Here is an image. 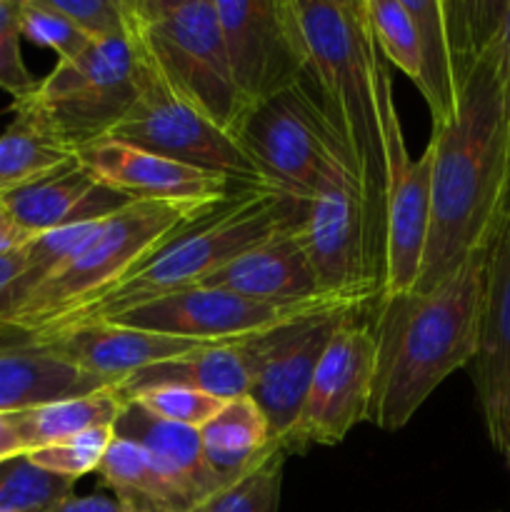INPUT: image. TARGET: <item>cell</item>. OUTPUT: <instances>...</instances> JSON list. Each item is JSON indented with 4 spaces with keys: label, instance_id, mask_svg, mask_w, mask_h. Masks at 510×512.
Here are the masks:
<instances>
[{
    "label": "cell",
    "instance_id": "d590c367",
    "mask_svg": "<svg viewBox=\"0 0 510 512\" xmlns=\"http://www.w3.org/2000/svg\"><path fill=\"white\" fill-rule=\"evenodd\" d=\"M50 8L83 30L90 40L125 38L130 33V0H48Z\"/></svg>",
    "mask_w": 510,
    "mask_h": 512
},
{
    "label": "cell",
    "instance_id": "836d02e7",
    "mask_svg": "<svg viewBox=\"0 0 510 512\" xmlns=\"http://www.w3.org/2000/svg\"><path fill=\"white\" fill-rule=\"evenodd\" d=\"M130 400L148 410L155 418L165 420V423L185 425V428L200 430L220 408L225 400L215 398V395L200 393V390L190 388H153L143 390V393L133 395Z\"/></svg>",
    "mask_w": 510,
    "mask_h": 512
},
{
    "label": "cell",
    "instance_id": "b9f144b4",
    "mask_svg": "<svg viewBox=\"0 0 510 512\" xmlns=\"http://www.w3.org/2000/svg\"><path fill=\"white\" fill-rule=\"evenodd\" d=\"M20 455H28V448L20 438L15 413H0V463L20 458Z\"/></svg>",
    "mask_w": 510,
    "mask_h": 512
},
{
    "label": "cell",
    "instance_id": "603a6c76",
    "mask_svg": "<svg viewBox=\"0 0 510 512\" xmlns=\"http://www.w3.org/2000/svg\"><path fill=\"white\" fill-rule=\"evenodd\" d=\"M250 385H253L250 355L243 340H233V343L200 345L178 358L138 370L123 380L118 390L125 400L153 388H190L220 400H233L250 395Z\"/></svg>",
    "mask_w": 510,
    "mask_h": 512
},
{
    "label": "cell",
    "instance_id": "f1b7e54d",
    "mask_svg": "<svg viewBox=\"0 0 510 512\" xmlns=\"http://www.w3.org/2000/svg\"><path fill=\"white\" fill-rule=\"evenodd\" d=\"M75 495V480L38 468L28 455L0 463V512H53Z\"/></svg>",
    "mask_w": 510,
    "mask_h": 512
},
{
    "label": "cell",
    "instance_id": "8d00e7d4",
    "mask_svg": "<svg viewBox=\"0 0 510 512\" xmlns=\"http://www.w3.org/2000/svg\"><path fill=\"white\" fill-rule=\"evenodd\" d=\"M30 293L28 253L18 250L0 258V318L13 313Z\"/></svg>",
    "mask_w": 510,
    "mask_h": 512
},
{
    "label": "cell",
    "instance_id": "9a60e30c",
    "mask_svg": "<svg viewBox=\"0 0 510 512\" xmlns=\"http://www.w3.org/2000/svg\"><path fill=\"white\" fill-rule=\"evenodd\" d=\"M333 303H355V300L323 298L313 303L275 305L210 288V285H193V288L158 295L133 308L110 313L95 323H115L145 330V333L195 340V343H233V340L250 338V335H258Z\"/></svg>",
    "mask_w": 510,
    "mask_h": 512
},
{
    "label": "cell",
    "instance_id": "f546056e",
    "mask_svg": "<svg viewBox=\"0 0 510 512\" xmlns=\"http://www.w3.org/2000/svg\"><path fill=\"white\" fill-rule=\"evenodd\" d=\"M285 458L283 450H275L250 473L215 490L190 512H278Z\"/></svg>",
    "mask_w": 510,
    "mask_h": 512
},
{
    "label": "cell",
    "instance_id": "d6a6232c",
    "mask_svg": "<svg viewBox=\"0 0 510 512\" xmlns=\"http://www.w3.org/2000/svg\"><path fill=\"white\" fill-rule=\"evenodd\" d=\"M20 33L35 45L50 48L58 60H75L95 43L75 28L48 0H20Z\"/></svg>",
    "mask_w": 510,
    "mask_h": 512
},
{
    "label": "cell",
    "instance_id": "7c38bea8",
    "mask_svg": "<svg viewBox=\"0 0 510 512\" xmlns=\"http://www.w3.org/2000/svg\"><path fill=\"white\" fill-rule=\"evenodd\" d=\"M230 78L248 113L308 75L293 0H215Z\"/></svg>",
    "mask_w": 510,
    "mask_h": 512
},
{
    "label": "cell",
    "instance_id": "e0dca14e",
    "mask_svg": "<svg viewBox=\"0 0 510 512\" xmlns=\"http://www.w3.org/2000/svg\"><path fill=\"white\" fill-rule=\"evenodd\" d=\"M40 343L65 363L75 365L83 373L120 385L138 370L165 363L170 358L190 353L200 345L195 340L170 338V335L145 333L115 323H83L55 330L45 335H20Z\"/></svg>",
    "mask_w": 510,
    "mask_h": 512
},
{
    "label": "cell",
    "instance_id": "cb8c5ba5",
    "mask_svg": "<svg viewBox=\"0 0 510 512\" xmlns=\"http://www.w3.org/2000/svg\"><path fill=\"white\" fill-rule=\"evenodd\" d=\"M200 443L205 460L225 485L243 478L280 450L270 438L268 418L250 395L225 400L223 408L200 428Z\"/></svg>",
    "mask_w": 510,
    "mask_h": 512
},
{
    "label": "cell",
    "instance_id": "74e56055",
    "mask_svg": "<svg viewBox=\"0 0 510 512\" xmlns=\"http://www.w3.org/2000/svg\"><path fill=\"white\" fill-rule=\"evenodd\" d=\"M53 512H135L118 498H103V495H70Z\"/></svg>",
    "mask_w": 510,
    "mask_h": 512
},
{
    "label": "cell",
    "instance_id": "9c48e42d",
    "mask_svg": "<svg viewBox=\"0 0 510 512\" xmlns=\"http://www.w3.org/2000/svg\"><path fill=\"white\" fill-rule=\"evenodd\" d=\"M375 90L385 150L383 268L375 295L380 298L408 293L420 275L430 228V153L425 148L420 158H410L383 55L375 65Z\"/></svg>",
    "mask_w": 510,
    "mask_h": 512
},
{
    "label": "cell",
    "instance_id": "1f68e13d",
    "mask_svg": "<svg viewBox=\"0 0 510 512\" xmlns=\"http://www.w3.org/2000/svg\"><path fill=\"white\" fill-rule=\"evenodd\" d=\"M113 440V425H98V428H90L85 433L73 435V438L63 440V443L33 450L28 458L38 468L48 470V473L78 480L88 473H98L100 463H103L105 453L113 445Z\"/></svg>",
    "mask_w": 510,
    "mask_h": 512
},
{
    "label": "cell",
    "instance_id": "4316f807",
    "mask_svg": "<svg viewBox=\"0 0 510 512\" xmlns=\"http://www.w3.org/2000/svg\"><path fill=\"white\" fill-rule=\"evenodd\" d=\"M73 165H78L75 150L38 128L33 120L15 115L0 135V198L43 183Z\"/></svg>",
    "mask_w": 510,
    "mask_h": 512
},
{
    "label": "cell",
    "instance_id": "5bb4252c",
    "mask_svg": "<svg viewBox=\"0 0 510 512\" xmlns=\"http://www.w3.org/2000/svg\"><path fill=\"white\" fill-rule=\"evenodd\" d=\"M360 308L345 313L335 328L310 383L285 455H303L315 445H338L355 425L368 420L375 375V340Z\"/></svg>",
    "mask_w": 510,
    "mask_h": 512
},
{
    "label": "cell",
    "instance_id": "ba28073f",
    "mask_svg": "<svg viewBox=\"0 0 510 512\" xmlns=\"http://www.w3.org/2000/svg\"><path fill=\"white\" fill-rule=\"evenodd\" d=\"M240 145L268 188L310 200L330 165L350 163L313 75L253 108L238 133Z\"/></svg>",
    "mask_w": 510,
    "mask_h": 512
},
{
    "label": "cell",
    "instance_id": "277c9868",
    "mask_svg": "<svg viewBox=\"0 0 510 512\" xmlns=\"http://www.w3.org/2000/svg\"><path fill=\"white\" fill-rule=\"evenodd\" d=\"M305 205L308 200L290 198L273 188L238 190L223 208L215 210L210 218L190 228L188 233L178 235L173 243L145 260L138 270H133L108 293L28 335H45L70 328V325L95 323L105 315L133 308L158 295L203 285L245 250L273 238L280 230L300 225Z\"/></svg>",
    "mask_w": 510,
    "mask_h": 512
},
{
    "label": "cell",
    "instance_id": "ac0fdd59",
    "mask_svg": "<svg viewBox=\"0 0 510 512\" xmlns=\"http://www.w3.org/2000/svg\"><path fill=\"white\" fill-rule=\"evenodd\" d=\"M203 285L275 305L313 303L325 298L320 295L313 268L298 240V225L245 250Z\"/></svg>",
    "mask_w": 510,
    "mask_h": 512
},
{
    "label": "cell",
    "instance_id": "7402d4cb",
    "mask_svg": "<svg viewBox=\"0 0 510 512\" xmlns=\"http://www.w3.org/2000/svg\"><path fill=\"white\" fill-rule=\"evenodd\" d=\"M105 388H113V383L83 373L40 343L0 335V413H20Z\"/></svg>",
    "mask_w": 510,
    "mask_h": 512
},
{
    "label": "cell",
    "instance_id": "4fadbf2b",
    "mask_svg": "<svg viewBox=\"0 0 510 512\" xmlns=\"http://www.w3.org/2000/svg\"><path fill=\"white\" fill-rule=\"evenodd\" d=\"M358 303H333L283 325L243 338L253 363L250 398L260 405L270 425V438L285 453L300 418L320 358L345 313Z\"/></svg>",
    "mask_w": 510,
    "mask_h": 512
},
{
    "label": "cell",
    "instance_id": "7a4b0ae2",
    "mask_svg": "<svg viewBox=\"0 0 510 512\" xmlns=\"http://www.w3.org/2000/svg\"><path fill=\"white\" fill-rule=\"evenodd\" d=\"M488 253L470 255L435 288L373 300L375 375L368 423L390 433L405 428L448 375L470 368L478 355Z\"/></svg>",
    "mask_w": 510,
    "mask_h": 512
},
{
    "label": "cell",
    "instance_id": "ffe728a7",
    "mask_svg": "<svg viewBox=\"0 0 510 512\" xmlns=\"http://www.w3.org/2000/svg\"><path fill=\"white\" fill-rule=\"evenodd\" d=\"M113 430L115 438L130 440L150 455L188 512L225 485L205 460L200 430L165 423L140 408L135 400H125Z\"/></svg>",
    "mask_w": 510,
    "mask_h": 512
},
{
    "label": "cell",
    "instance_id": "f35d334b",
    "mask_svg": "<svg viewBox=\"0 0 510 512\" xmlns=\"http://www.w3.org/2000/svg\"><path fill=\"white\" fill-rule=\"evenodd\" d=\"M488 438L490 443H493V448L503 455L505 468H508L510 473V385L505 388L503 398H500L498 415H495V425L488 433Z\"/></svg>",
    "mask_w": 510,
    "mask_h": 512
},
{
    "label": "cell",
    "instance_id": "44dd1931",
    "mask_svg": "<svg viewBox=\"0 0 510 512\" xmlns=\"http://www.w3.org/2000/svg\"><path fill=\"white\" fill-rule=\"evenodd\" d=\"M128 203L133 200L95 180L80 163L43 183L0 198V205L13 215L15 223L33 235L70 225L100 223Z\"/></svg>",
    "mask_w": 510,
    "mask_h": 512
},
{
    "label": "cell",
    "instance_id": "5b68a950",
    "mask_svg": "<svg viewBox=\"0 0 510 512\" xmlns=\"http://www.w3.org/2000/svg\"><path fill=\"white\" fill-rule=\"evenodd\" d=\"M225 203L193 205L133 200L103 220L78 255L40 280L13 313L0 318V335H28L93 303Z\"/></svg>",
    "mask_w": 510,
    "mask_h": 512
},
{
    "label": "cell",
    "instance_id": "2e32d148",
    "mask_svg": "<svg viewBox=\"0 0 510 512\" xmlns=\"http://www.w3.org/2000/svg\"><path fill=\"white\" fill-rule=\"evenodd\" d=\"M75 155L95 180L130 200L220 205L243 190L225 175L205 173L113 138L85 145Z\"/></svg>",
    "mask_w": 510,
    "mask_h": 512
},
{
    "label": "cell",
    "instance_id": "60d3db41",
    "mask_svg": "<svg viewBox=\"0 0 510 512\" xmlns=\"http://www.w3.org/2000/svg\"><path fill=\"white\" fill-rule=\"evenodd\" d=\"M33 238L35 235L28 233L25 228H20V225L13 220V215L0 205V258L23 250Z\"/></svg>",
    "mask_w": 510,
    "mask_h": 512
},
{
    "label": "cell",
    "instance_id": "4dcf8cb0",
    "mask_svg": "<svg viewBox=\"0 0 510 512\" xmlns=\"http://www.w3.org/2000/svg\"><path fill=\"white\" fill-rule=\"evenodd\" d=\"M365 18L380 55L415 83L420 73L418 30L405 0H365Z\"/></svg>",
    "mask_w": 510,
    "mask_h": 512
},
{
    "label": "cell",
    "instance_id": "ab89813d",
    "mask_svg": "<svg viewBox=\"0 0 510 512\" xmlns=\"http://www.w3.org/2000/svg\"><path fill=\"white\" fill-rule=\"evenodd\" d=\"M500 45H503L505 115H508V190H505V215H508L510 213V0H505L503 28H500Z\"/></svg>",
    "mask_w": 510,
    "mask_h": 512
},
{
    "label": "cell",
    "instance_id": "83f0119b",
    "mask_svg": "<svg viewBox=\"0 0 510 512\" xmlns=\"http://www.w3.org/2000/svg\"><path fill=\"white\" fill-rule=\"evenodd\" d=\"M100 483L135 512H188L150 455L130 440L115 438L98 468Z\"/></svg>",
    "mask_w": 510,
    "mask_h": 512
},
{
    "label": "cell",
    "instance_id": "d6986e66",
    "mask_svg": "<svg viewBox=\"0 0 510 512\" xmlns=\"http://www.w3.org/2000/svg\"><path fill=\"white\" fill-rule=\"evenodd\" d=\"M475 398L485 430H493L500 398L510 385V213L488 253L478 355L470 363Z\"/></svg>",
    "mask_w": 510,
    "mask_h": 512
},
{
    "label": "cell",
    "instance_id": "e575fe53",
    "mask_svg": "<svg viewBox=\"0 0 510 512\" xmlns=\"http://www.w3.org/2000/svg\"><path fill=\"white\" fill-rule=\"evenodd\" d=\"M20 40V0H0V88L13 103L28 98L40 83L25 65Z\"/></svg>",
    "mask_w": 510,
    "mask_h": 512
},
{
    "label": "cell",
    "instance_id": "6da1fadb",
    "mask_svg": "<svg viewBox=\"0 0 510 512\" xmlns=\"http://www.w3.org/2000/svg\"><path fill=\"white\" fill-rule=\"evenodd\" d=\"M428 153L430 228L413 290L435 288L470 255L490 250L505 220L508 115L500 30L465 70L453 115L433 125Z\"/></svg>",
    "mask_w": 510,
    "mask_h": 512
},
{
    "label": "cell",
    "instance_id": "3957f363",
    "mask_svg": "<svg viewBox=\"0 0 510 512\" xmlns=\"http://www.w3.org/2000/svg\"><path fill=\"white\" fill-rule=\"evenodd\" d=\"M293 8L308 48V70L363 193L370 275L378 295L385 208L383 125L375 90L380 50L370 35L365 0H293Z\"/></svg>",
    "mask_w": 510,
    "mask_h": 512
},
{
    "label": "cell",
    "instance_id": "52a82bcc",
    "mask_svg": "<svg viewBox=\"0 0 510 512\" xmlns=\"http://www.w3.org/2000/svg\"><path fill=\"white\" fill-rule=\"evenodd\" d=\"M148 70V58L130 33L95 40L80 58L58 60L28 98L15 100L13 113L78 153L110 138L138 100Z\"/></svg>",
    "mask_w": 510,
    "mask_h": 512
},
{
    "label": "cell",
    "instance_id": "30bf717a",
    "mask_svg": "<svg viewBox=\"0 0 510 512\" xmlns=\"http://www.w3.org/2000/svg\"><path fill=\"white\" fill-rule=\"evenodd\" d=\"M110 138L205 173L225 175L243 188H268L240 140L175 98L153 65L138 100Z\"/></svg>",
    "mask_w": 510,
    "mask_h": 512
},
{
    "label": "cell",
    "instance_id": "7bdbcfd3",
    "mask_svg": "<svg viewBox=\"0 0 510 512\" xmlns=\"http://www.w3.org/2000/svg\"><path fill=\"white\" fill-rule=\"evenodd\" d=\"M490 512H500V510H490Z\"/></svg>",
    "mask_w": 510,
    "mask_h": 512
},
{
    "label": "cell",
    "instance_id": "d4e9b609",
    "mask_svg": "<svg viewBox=\"0 0 510 512\" xmlns=\"http://www.w3.org/2000/svg\"><path fill=\"white\" fill-rule=\"evenodd\" d=\"M418 30L420 73L415 88L423 95L433 125H443L458 103L453 43H450L445 0H405Z\"/></svg>",
    "mask_w": 510,
    "mask_h": 512
},
{
    "label": "cell",
    "instance_id": "8992f818",
    "mask_svg": "<svg viewBox=\"0 0 510 512\" xmlns=\"http://www.w3.org/2000/svg\"><path fill=\"white\" fill-rule=\"evenodd\" d=\"M130 35L175 98L238 138L248 108L230 78L215 0H130Z\"/></svg>",
    "mask_w": 510,
    "mask_h": 512
},
{
    "label": "cell",
    "instance_id": "8fae6325",
    "mask_svg": "<svg viewBox=\"0 0 510 512\" xmlns=\"http://www.w3.org/2000/svg\"><path fill=\"white\" fill-rule=\"evenodd\" d=\"M298 240L313 268L320 295L373 303L363 193L348 163L330 165L323 175L305 205Z\"/></svg>",
    "mask_w": 510,
    "mask_h": 512
},
{
    "label": "cell",
    "instance_id": "484cf974",
    "mask_svg": "<svg viewBox=\"0 0 510 512\" xmlns=\"http://www.w3.org/2000/svg\"><path fill=\"white\" fill-rule=\"evenodd\" d=\"M123 405L125 398L120 395L118 385H113V388L80 395V398H65L38 405V408L20 410L15 413V423H18L20 438L30 455L33 450L63 443V440L98 428V425H113Z\"/></svg>",
    "mask_w": 510,
    "mask_h": 512
}]
</instances>
